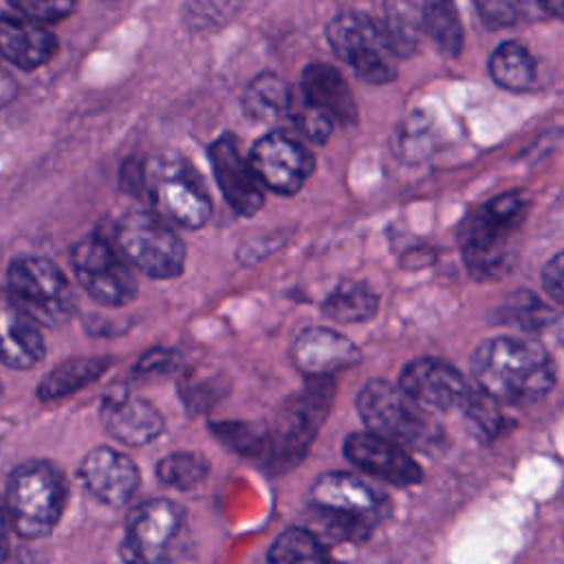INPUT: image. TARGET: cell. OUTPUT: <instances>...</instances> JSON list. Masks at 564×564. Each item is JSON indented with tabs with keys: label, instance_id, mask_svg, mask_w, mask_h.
<instances>
[{
	"label": "cell",
	"instance_id": "obj_1",
	"mask_svg": "<svg viewBox=\"0 0 564 564\" xmlns=\"http://www.w3.org/2000/svg\"><path fill=\"white\" fill-rule=\"evenodd\" d=\"M478 392L498 405H527L544 399L555 386V361L546 346L529 335H498L471 352Z\"/></svg>",
	"mask_w": 564,
	"mask_h": 564
},
{
	"label": "cell",
	"instance_id": "obj_2",
	"mask_svg": "<svg viewBox=\"0 0 564 564\" xmlns=\"http://www.w3.org/2000/svg\"><path fill=\"white\" fill-rule=\"evenodd\" d=\"M388 513V500L364 478L348 471H326L311 487L306 524L317 540L359 542Z\"/></svg>",
	"mask_w": 564,
	"mask_h": 564
},
{
	"label": "cell",
	"instance_id": "obj_3",
	"mask_svg": "<svg viewBox=\"0 0 564 564\" xmlns=\"http://www.w3.org/2000/svg\"><path fill=\"white\" fill-rule=\"evenodd\" d=\"M4 511L9 527L24 540L46 538L66 507V480L48 460H26L7 480Z\"/></svg>",
	"mask_w": 564,
	"mask_h": 564
},
{
	"label": "cell",
	"instance_id": "obj_4",
	"mask_svg": "<svg viewBox=\"0 0 564 564\" xmlns=\"http://www.w3.org/2000/svg\"><path fill=\"white\" fill-rule=\"evenodd\" d=\"M326 40L335 55L368 84H388L397 77V53L381 22L364 11L346 9L330 18Z\"/></svg>",
	"mask_w": 564,
	"mask_h": 564
},
{
	"label": "cell",
	"instance_id": "obj_5",
	"mask_svg": "<svg viewBox=\"0 0 564 564\" xmlns=\"http://www.w3.org/2000/svg\"><path fill=\"white\" fill-rule=\"evenodd\" d=\"M4 291L37 326H59L75 311V297L66 275L42 256L15 258L7 269Z\"/></svg>",
	"mask_w": 564,
	"mask_h": 564
},
{
	"label": "cell",
	"instance_id": "obj_6",
	"mask_svg": "<svg viewBox=\"0 0 564 564\" xmlns=\"http://www.w3.org/2000/svg\"><path fill=\"white\" fill-rule=\"evenodd\" d=\"M115 249L130 267L156 280L181 275L185 264L183 240L150 212H130L117 223Z\"/></svg>",
	"mask_w": 564,
	"mask_h": 564
},
{
	"label": "cell",
	"instance_id": "obj_7",
	"mask_svg": "<svg viewBox=\"0 0 564 564\" xmlns=\"http://www.w3.org/2000/svg\"><path fill=\"white\" fill-rule=\"evenodd\" d=\"M357 414L366 432L386 438L394 445L423 447L430 441V423L394 383L370 379L357 394Z\"/></svg>",
	"mask_w": 564,
	"mask_h": 564
},
{
	"label": "cell",
	"instance_id": "obj_8",
	"mask_svg": "<svg viewBox=\"0 0 564 564\" xmlns=\"http://www.w3.org/2000/svg\"><path fill=\"white\" fill-rule=\"evenodd\" d=\"M148 181L150 200L163 218L189 229H198L209 220L212 198L207 185L181 154L161 156Z\"/></svg>",
	"mask_w": 564,
	"mask_h": 564
},
{
	"label": "cell",
	"instance_id": "obj_9",
	"mask_svg": "<svg viewBox=\"0 0 564 564\" xmlns=\"http://www.w3.org/2000/svg\"><path fill=\"white\" fill-rule=\"evenodd\" d=\"M70 267L82 289L104 306H123L139 291L132 267L101 234H88L70 247Z\"/></svg>",
	"mask_w": 564,
	"mask_h": 564
},
{
	"label": "cell",
	"instance_id": "obj_10",
	"mask_svg": "<svg viewBox=\"0 0 564 564\" xmlns=\"http://www.w3.org/2000/svg\"><path fill=\"white\" fill-rule=\"evenodd\" d=\"M333 392L335 388L330 379H308L304 390L295 392L282 405L275 432L267 434L273 463L286 465L304 456L328 416Z\"/></svg>",
	"mask_w": 564,
	"mask_h": 564
},
{
	"label": "cell",
	"instance_id": "obj_11",
	"mask_svg": "<svg viewBox=\"0 0 564 564\" xmlns=\"http://www.w3.org/2000/svg\"><path fill=\"white\" fill-rule=\"evenodd\" d=\"M183 509L167 498H152L137 505L126 522L119 544L123 564H167L170 549L178 535Z\"/></svg>",
	"mask_w": 564,
	"mask_h": 564
},
{
	"label": "cell",
	"instance_id": "obj_12",
	"mask_svg": "<svg viewBox=\"0 0 564 564\" xmlns=\"http://www.w3.org/2000/svg\"><path fill=\"white\" fill-rule=\"evenodd\" d=\"M397 388L423 412L463 410L471 388L465 377L447 361L436 357H416L399 375Z\"/></svg>",
	"mask_w": 564,
	"mask_h": 564
},
{
	"label": "cell",
	"instance_id": "obj_13",
	"mask_svg": "<svg viewBox=\"0 0 564 564\" xmlns=\"http://www.w3.org/2000/svg\"><path fill=\"white\" fill-rule=\"evenodd\" d=\"M249 165L262 187L291 196L313 174L315 159L300 141L275 130L253 143Z\"/></svg>",
	"mask_w": 564,
	"mask_h": 564
},
{
	"label": "cell",
	"instance_id": "obj_14",
	"mask_svg": "<svg viewBox=\"0 0 564 564\" xmlns=\"http://www.w3.org/2000/svg\"><path fill=\"white\" fill-rule=\"evenodd\" d=\"M77 476L88 494H93L99 502L108 507L128 505L141 482L137 463L123 452L108 445L93 447L82 458Z\"/></svg>",
	"mask_w": 564,
	"mask_h": 564
},
{
	"label": "cell",
	"instance_id": "obj_15",
	"mask_svg": "<svg viewBox=\"0 0 564 564\" xmlns=\"http://www.w3.org/2000/svg\"><path fill=\"white\" fill-rule=\"evenodd\" d=\"M209 161L227 205L238 216H253L264 203V187L256 178L249 159L240 152L236 139L231 134L218 137L209 145Z\"/></svg>",
	"mask_w": 564,
	"mask_h": 564
},
{
	"label": "cell",
	"instance_id": "obj_16",
	"mask_svg": "<svg viewBox=\"0 0 564 564\" xmlns=\"http://www.w3.org/2000/svg\"><path fill=\"white\" fill-rule=\"evenodd\" d=\"M344 456L361 471L394 487H412L423 478L421 465L401 445L370 432L348 434L344 441Z\"/></svg>",
	"mask_w": 564,
	"mask_h": 564
},
{
	"label": "cell",
	"instance_id": "obj_17",
	"mask_svg": "<svg viewBox=\"0 0 564 564\" xmlns=\"http://www.w3.org/2000/svg\"><path fill=\"white\" fill-rule=\"evenodd\" d=\"M291 357L308 379H330L333 372L357 364L361 352L346 335L326 326H313L295 337Z\"/></svg>",
	"mask_w": 564,
	"mask_h": 564
},
{
	"label": "cell",
	"instance_id": "obj_18",
	"mask_svg": "<svg viewBox=\"0 0 564 564\" xmlns=\"http://www.w3.org/2000/svg\"><path fill=\"white\" fill-rule=\"evenodd\" d=\"M99 414L106 432L123 445H148L165 427L163 414L150 401L126 390L104 397Z\"/></svg>",
	"mask_w": 564,
	"mask_h": 564
},
{
	"label": "cell",
	"instance_id": "obj_19",
	"mask_svg": "<svg viewBox=\"0 0 564 564\" xmlns=\"http://www.w3.org/2000/svg\"><path fill=\"white\" fill-rule=\"evenodd\" d=\"M302 104L324 112L333 123L350 126L357 121V104L344 75L330 64H308L300 79Z\"/></svg>",
	"mask_w": 564,
	"mask_h": 564
},
{
	"label": "cell",
	"instance_id": "obj_20",
	"mask_svg": "<svg viewBox=\"0 0 564 564\" xmlns=\"http://www.w3.org/2000/svg\"><path fill=\"white\" fill-rule=\"evenodd\" d=\"M44 357V339L40 326L29 319L11 295L0 289V364L26 370Z\"/></svg>",
	"mask_w": 564,
	"mask_h": 564
},
{
	"label": "cell",
	"instance_id": "obj_21",
	"mask_svg": "<svg viewBox=\"0 0 564 564\" xmlns=\"http://www.w3.org/2000/svg\"><path fill=\"white\" fill-rule=\"evenodd\" d=\"M57 51V37L44 26L15 15H0V55L22 70L46 64Z\"/></svg>",
	"mask_w": 564,
	"mask_h": 564
},
{
	"label": "cell",
	"instance_id": "obj_22",
	"mask_svg": "<svg viewBox=\"0 0 564 564\" xmlns=\"http://www.w3.org/2000/svg\"><path fill=\"white\" fill-rule=\"evenodd\" d=\"M463 260L471 278L498 280L511 271L513 253L509 238L467 223L463 231Z\"/></svg>",
	"mask_w": 564,
	"mask_h": 564
},
{
	"label": "cell",
	"instance_id": "obj_23",
	"mask_svg": "<svg viewBox=\"0 0 564 564\" xmlns=\"http://www.w3.org/2000/svg\"><path fill=\"white\" fill-rule=\"evenodd\" d=\"M110 366L108 359H97V357H75L68 359L59 366H55L37 386V399L44 403L64 399L79 388L93 383L99 379L106 368Z\"/></svg>",
	"mask_w": 564,
	"mask_h": 564
},
{
	"label": "cell",
	"instance_id": "obj_24",
	"mask_svg": "<svg viewBox=\"0 0 564 564\" xmlns=\"http://www.w3.org/2000/svg\"><path fill=\"white\" fill-rule=\"evenodd\" d=\"M245 112L256 121H275L291 112L293 95L289 84L275 73L256 75L245 88Z\"/></svg>",
	"mask_w": 564,
	"mask_h": 564
},
{
	"label": "cell",
	"instance_id": "obj_25",
	"mask_svg": "<svg viewBox=\"0 0 564 564\" xmlns=\"http://www.w3.org/2000/svg\"><path fill=\"white\" fill-rule=\"evenodd\" d=\"M269 564H339L328 544L317 540L304 527L284 529L269 546L267 553Z\"/></svg>",
	"mask_w": 564,
	"mask_h": 564
},
{
	"label": "cell",
	"instance_id": "obj_26",
	"mask_svg": "<svg viewBox=\"0 0 564 564\" xmlns=\"http://www.w3.org/2000/svg\"><path fill=\"white\" fill-rule=\"evenodd\" d=\"M489 75L505 90H527L535 79V62L520 42H502L489 55Z\"/></svg>",
	"mask_w": 564,
	"mask_h": 564
},
{
	"label": "cell",
	"instance_id": "obj_27",
	"mask_svg": "<svg viewBox=\"0 0 564 564\" xmlns=\"http://www.w3.org/2000/svg\"><path fill=\"white\" fill-rule=\"evenodd\" d=\"M379 308L377 293L364 282H344L322 304V313L337 324L370 319Z\"/></svg>",
	"mask_w": 564,
	"mask_h": 564
},
{
	"label": "cell",
	"instance_id": "obj_28",
	"mask_svg": "<svg viewBox=\"0 0 564 564\" xmlns=\"http://www.w3.org/2000/svg\"><path fill=\"white\" fill-rule=\"evenodd\" d=\"M419 29L427 33L434 46L447 55L456 57L463 46V26L454 4L449 2H423L419 4Z\"/></svg>",
	"mask_w": 564,
	"mask_h": 564
},
{
	"label": "cell",
	"instance_id": "obj_29",
	"mask_svg": "<svg viewBox=\"0 0 564 564\" xmlns=\"http://www.w3.org/2000/svg\"><path fill=\"white\" fill-rule=\"evenodd\" d=\"M524 216L527 200L518 192H505L487 200L480 209H476V214L469 220L482 229L511 238V234L522 225Z\"/></svg>",
	"mask_w": 564,
	"mask_h": 564
},
{
	"label": "cell",
	"instance_id": "obj_30",
	"mask_svg": "<svg viewBox=\"0 0 564 564\" xmlns=\"http://www.w3.org/2000/svg\"><path fill=\"white\" fill-rule=\"evenodd\" d=\"M209 474V465L200 454L194 452H172L156 463V478L165 487L194 489Z\"/></svg>",
	"mask_w": 564,
	"mask_h": 564
},
{
	"label": "cell",
	"instance_id": "obj_31",
	"mask_svg": "<svg viewBox=\"0 0 564 564\" xmlns=\"http://www.w3.org/2000/svg\"><path fill=\"white\" fill-rule=\"evenodd\" d=\"M507 308H509V319L518 322L527 330H538L546 326L551 319H555V313L546 304H542L533 293H527V291L509 297Z\"/></svg>",
	"mask_w": 564,
	"mask_h": 564
},
{
	"label": "cell",
	"instance_id": "obj_32",
	"mask_svg": "<svg viewBox=\"0 0 564 564\" xmlns=\"http://www.w3.org/2000/svg\"><path fill=\"white\" fill-rule=\"evenodd\" d=\"M463 412L469 416V421H474L478 425L480 432H485L487 436H496L502 427H505V416L498 408L496 401H491L489 397H485L482 392H474L469 394L467 403L463 405Z\"/></svg>",
	"mask_w": 564,
	"mask_h": 564
},
{
	"label": "cell",
	"instance_id": "obj_33",
	"mask_svg": "<svg viewBox=\"0 0 564 564\" xmlns=\"http://www.w3.org/2000/svg\"><path fill=\"white\" fill-rule=\"evenodd\" d=\"M293 123L297 128V132L308 139L311 143H326V139L330 137L335 123L319 110H315L313 106H306L300 101V106L293 110Z\"/></svg>",
	"mask_w": 564,
	"mask_h": 564
},
{
	"label": "cell",
	"instance_id": "obj_34",
	"mask_svg": "<svg viewBox=\"0 0 564 564\" xmlns=\"http://www.w3.org/2000/svg\"><path fill=\"white\" fill-rule=\"evenodd\" d=\"M11 7L24 20H31L35 24L57 22L75 9L73 2H64V0H22V2H11Z\"/></svg>",
	"mask_w": 564,
	"mask_h": 564
},
{
	"label": "cell",
	"instance_id": "obj_35",
	"mask_svg": "<svg viewBox=\"0 0 564 564\" xmlns=\"http://www.w3.org/2000/svg\"><path fill=\"white\" fill-rule=\"evenodd\" d=\"M476 9H478L482 22L491 29H502L518 20V7L511 2L487 0V2H476Z\"/></svg>",
	"mask_w": 564,
	"mask_h": 564
},
{
	"label": "cell",
	"instance_id": "obj_36",
	"mask_svg": "<svg viewBox=\"0 0 564 564\" xmlns=\"http://www.w3.org/2000/svg\"><path fill=\"white\" fill-rule=\"evenodd\" d=\"M176 366V355L174 350L165 348H152L148 350L134 366V375L150 377V375H165Z\"/></svg>",
	"mask_w": 564,
	"mask_h": 564
},
{
	"label": "cell",
	"instance_id": "obj_37",
	"mask_svg": "<svg viewBox=\"0 0 564 564\" xmlns=\"http://www.w3.org/2000/svg\"><path fill=\"white\" fill-rule=\"evenodd\" d=\"M564 264H562V253H555L542 269V286L546 295L555 302L562 304L564 300Z\"/></svg>",
	"mask_w": 564,
	"mask_h": 564
},
{
	"label": "cell",
	"instance_id": "obj_38",
	"mask_svg": "<svg viewBox=\"0 0 564 564\" xmlns=\"http://www.w3.org/2000/svg\"><path fill=\"white\" fill-rule=\"evenodd\" d=\"M18 95V82L15 77L0 66V108L9 106Z\"/></svg>",
	"mask_w": 564,
	"mask_h": 564
},
{
	"label": "cell",
	"instance_id": "obj_39",
	"mask_svg": "<svg viewBox=\"0 0 564 564\" xmlns=\"http://www.w3.org/2000/svg\"><path fill=\"white\" fill-rule=\"evenodd\" d=\"M9 557V520L4 511V502L0 498V564H4Z\"/></svg>",
	"mask_w": 564,
	"mask_h": 564
},
{
	"label": "cell",
	"instance_id": "obj_40",
	"mask_svg": "<svg viewBox=\"0 0 564 564\" xmlns=\"http://www.w3.org/2000/svg\"><path fill=\"white\" fill-rule=\"evenodd\" d=\"M26 555H29V557H20L18 564H40L35 557H31V553H26Z\"/></svg>",
	"mask_w": 564,
	"mask_h": 564
}]
</instances>
